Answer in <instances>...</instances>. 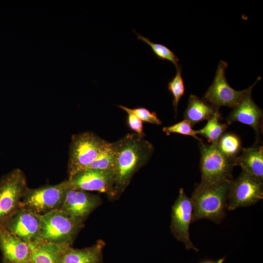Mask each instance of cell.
Returning <instances> with one entry per match:
<instances>
[{
	"mask_svg": "<svg viewBox=\"0 0 263 263\" xmlns=\"http://www.w3.org/2000/svg\"><path fill=\"white\" fill-rule=\"evenodd\" d=\"M114 179L113 197H119L133 174L145 165L153 151L152 144L135 133H128L112 143Z\"/></svg>",
	"mask_w": 263,
	"mask_h": 263,
	"instance_id": "cell-1",
	"label": "cell"
},
{
	"mask_svg": "<svg viewBox=\"0 0 263 263\" xmlns=\"http://www.w3.org/2000/svg\"><path fill=\"white\" fill-rule=\"evenodd\" d=\"M232 180L213 184H199L192 193V222L207 219L220 223L226 215L227 195Z\"/></svg>",
	"mask_w": 263,
	"mask_h": 263,
	"instance_id": "cell-2",
	"label": "cell"
},
{
	"mask_svg": "<svg viewBox=\"0 0 263 263\" xmlns=\"http://www.w3.org/2000/svg\"><path fill=\"white\" fill-rule=\"evenodd\" d=\"M110 143L91 132L73 135L68 163L69 178L87 169L105 150Z\"/></svg>",
	"mask_w": 263,
	"mask_h": 263,
	"instance_id": "cell-3",
	"label": "cell"
},
{
	"mask_svg": "<svg viewBox=\"0 0 263 263\" xmlns=\"http://www.w3.org/2000/svg\"><path fill=\"white\" fill-rule=\"evenodd\" d=\"M41 220L38 240L60 245L72 246L84 225L60 209L41 216Z\"/></svg>",
	"mask_w": 263,
	"mask_h": 263,
	"instance_id": "cell-4",
	"label": "cell"
},
{
	"mask_svg": "<svg viewBox=\"0 0 263 263\" xmlns=\"http://www.w3.org/2000/svg\"><path fill=\"white\" fill-rule=\"evenodd\" d=\"M201 152L200 168L203 184H213L232 180V171L236 158L228 157L222 153L216 144L199 142Z\"/></svg>",
	"mask_w": 263,
	"mask_h": 263,
	"instance_id": "cell-5",
	"label": "cell"
},
{
	"mask_svg": "<svg viewBox=\"0 0 263 263\" xmlns=\"http://www.w3.org/2000/svg\"><path fill=\"white\" fill-rule=\"evenodd\" d=\"M26 178L22 170L15 169L0 179V229L21 207L27 190Z\"/></svg>",
	"mask_w": 263,
	"mask_h": 263,
	"instance_id": "cell-6",
	"label": "cell"
},
{
	"mask_svg": "<svg viewBox=\"0 0 263 263\" xmlns=\"http://www.w3.org/2000/svg\"><path fill=\"white\" fill-rule=\"evenodd\" d=\"M69 188L68 180L54 185L28 188L22 197L21 207L40 216L60 209Z\"/></svg>",
	"mask_w": 263,
	"mask_h": 263,
	"instance_id": "cell-7",
	"label": "cell"
},
{
	"mask_svg": "<svg viewBox=\"0 0 263 263\" xmlns=\"http://www.w3.org/2000/svg\"><path fill=\"white\" fill-rule=\"evenodd\" d=\"M227 66L226 62L224 60L219 62L214 80L202 97L204 100L218 108L221 106L235 107L246 94L252 91L255 84L261 79L259 77L256 81L246 89L235 90L226 80L225 70Z\"/></svg>",
	"mask_w": 263,
	"mask_h": 263,
	"instance_id": "cell-8",
	"label": "cell"
},
{
	"mask_svg": "<svg viewBox=\"0 0 263 263\" xmlns=\"http://www.w3.org/2000/svg\"><path fill=\"white\" fill-rule=\"evenodd\" d=\"M263 199V182L242 171L230 184L226 209L249 207Z\"/></svg>",
	"mask_w": 263,
	"mask_h": 263,
	"instance_id": "cell-9",
	"label": "cell"
},
{
	"mask_svg": "<svg viewBox=\"0 0 263 263\" xmlns=\"http://www.w3.org/2000/svg\"><path fill=\"white\" fill-rule=\"evenodd\" d=\"M192 206L190 198L185 193L183 188L171 207L170 231L174 237L184 243L187 249H199L191 242L189 232V225L192 222Z\"/></svg>",
	"mask_w": 263,
	"mask_h": 263,
	"instance_id": "cell-10",
	"label": "cell"
},
{
	"mask_svg": "<svg viewBox=\"0 0 263 263\" xmlns=\"http://www.w3.org/2000/svg\"><path fill=\"white\" fill-rule=\"evenodd\" d=\"M101 203L98 196L70 186L60 210L76 221L84 224L89 215Z\"/></svg>",
	"mask_w": 263,
	"mask_h": 263,
	"instance_id": "cell-11",
	"label": "cell"
},
{
	"mask_svg": "<svg viewBox=\"0 0 263 263\" xmlns=\"http://www.w3.org/2000/svg\"><path fill=\"white\" fill-rule=\"evenodd\" d=\"M68 181L71 188L105 193L113 198L114 179L111 171L86 169L76 173Z\"/></svg>",
	"mask_w": 263,
	"mask_h": 263,
	"instance_id": "cell-12",
	"label": "cell"
},
{
	"mask_svg": "<svg viewBox=\"0 0 263 263\" xmlns=\"http://www.w3.org/2000/svg\"><path fill=\"white\" fill-rule=\"evenodd\" d=\"M41 216L20 207L8 220L3 228L27 243L38 240L41 228Z\"/></svg>",
	"mask_w": 263,
	"mask_h": 263,
	"instance_id": "cell-13",
	"label": "cell"
},
{
	"mask_svg": "<svg viewBox=\"0 0 263 263\" xmlns=\"http://www.w3.org/2000/svg\"><path fill=\"white\" fill-rule=\"evenodd\" d=\"M262 119L263 111L254 102L251 96V92H250L233 108L226 121L228 125L234 122H239L251 126L256 133V144L262 132Z\"/></svg>",
	"mask_w": 263,
	"mask_h": 263,
	"instance_id": "cell-14",
	"label": "cell"
},
{
	"mask_svg": "<svg viewBox=\"0 0 263 263\" xmlns=\"http://www.w3.org/2000/svg\"><path fill=\"white\" fill-rule=\"evenodd\" d=\"M0 263H32L28 243L3 228L0 229Z\"/></svg>",
	"mask_w": 263,
	"mask_h": 263,
	"instance_id": "cell-15",
	"label": "cell"
},
{
	"mask_svg": "<svg viewBox=\"0 0 263 263\" xmlns=\"http://www.w3.org/2000/svg\"><path fill=\"white\" fill-rule=\"evenodd\" d=\"M105 245L103 241L99 240L91 246L81 249L66 245L62 251L59 263H102Z\"/></svg>",
	"mask_w": 263,
	"mask_h": 263,
	"instance_id": "cell-16",
	"label": "cell"
},
{
	"mask_svg": "<svg viewBox=\"0 0 263 263\" xmlns=\"http://www.w3.org/2000/svg\"><path fill=\"white\" fill-rule=\"evenodd\" d=\"M235 166L242 171L263 182V147L258 144L243 148L241 154L235 159Z\"/></svg>",
	"mask_w": 263,
	"mask_h": 263,
	"instance_id": "cell-17",
	"label": "cell"
},
{
	"mask_svg": "<svg viewBox=\"0 0 263 263\" xmlns=\"http://www.w3.org/2000/svg\"><path fill=\"white\" fill-rule=\"evenodd\" d=\"M28 244L31 250L32 263H59L64 247L69 245L52 244L40 240H36Z\"/></svg>",
	"mask_w": 263,
	"mask_h": 263,
	"instance_id": "cell-18",
	"label": "cell"
},
{
	"mask_svg": "<svg viewBox=\"0 0 263 263\" xmlns=\"http://www.w3.org/2000/svg\"><path fill=\"white\" fill-rule=\"evenodd\" d=\"M219 109L196 95L190 94L184 118L193 127L202 121L208 120L219 111Z\"/></svg>",
	"mask_w": 263,
	"mask_h": 263,
	"instance_id": "cell-19",
	"label": "cell"
},
{
	"mask_svg": "<svg viewBox=\"0 0 263 263\" xmlns=\"http://www.w3.org/2000/svg\"><path fill=\"white\" fill-rule=\"evenodd\" d=\"M222 118L219 112H217L211 118L207 120L206 125L202 129L197 130V134H200L207 139L208 142L216 144L227 128L226 124L219 122Z\"/></svg>",
	"mask_w": 263,
	"mask_h": 263,
	"instance_id": "cell-20",
	"label": "cell"
},
{
	"mask_svg": "<svg viewBox=\"0 0 263 263\" xmlns=\"http://www.w3.org/2000/svg\"><path fill=\"white\" fill-rule=\"evenodd\" d=\"M216 145L222 153L231 158H236L243 148L240 137L236 134L230 132H224Z\"/></svg>",
	"mask_w": 263,
	"mask_h": 263,
	"instance_id": "cell-21",
	"label": "cell"
},
{
	"mask_svg": "<svg viewBox=\"0 0 263 263\" xmlns=\"http://www.w3.org/2000/svg\"><path fill=\"white\" fill-rule=\"evenodd\" d=\"M136 33L138 39L148 44L151 48L152 51L157 57L164 60H167L173 63L176 67L179 65L178 62L179 59L175 54L168 47L165 45L151 42L148 38L139 34L136 32Z\"/></svg>",
	"mask_w": 263,
	"mask_h": 263,
	"instance_id": "cell-22",
	"label": "cell"
},
{
	"mask_svg": "<svg viewBox=\"0 0 263 263\" xmlns=\"http://www.w3.org/2000/svg\"><path fill=\"white\" fill-rule=\"evenodd\" d=\"M168 88L173 96L172 104L176 115L179 101L184 95L185 91L184 81L182 77V68L180 65L176 67V74L169 82Z\"/></svg>",
	"mask_w": 263,
	"mask_h": 263,
	"instance_id": "cell-23",
	"label": "cell"
},
{
	"mask_svg": "<svg viewBox=\"0 0 263 263\" xmlns=\"http://www.w3.org/2000/svg\"><path fill=\"white\" fill-rule=\"evenodd\" d=\"M113 153L112 143H110L105 150L86 169L111 171L113 172Z\"/></svg>",
	"mask_w": 263,
	"mask_h": 263,
	"instance_id": "cell-24",
	"label": "cell"
},
{
	"mask_svg": "<svg viewBox=\"0 0 263 263\" xmlns=\"http://www.w3.org/2000/svg\"><path fill=\"white\" fill-rule=\"evenodd\" d=\"M162 130L167 135H169L172 133H175L184 135L192 136L199 142L203 141L201 138L198 136L196 131L192 129V126L190 123L186 119L170 126L165 127L163 128Z\"/></svg>",
	"mask_w": 263,
	"mask_h": 263,
	"instance_id": "cell-25",
	"label": "cell"
},
{
	"mask_svg": "<svg viewBox=\"0 0 263 263\" xmlns=\"http://www.w3.org/2000/svg\"><path fill=\"white\" fill-rule=\"evenodd\" d=\"M118 106L126 112H128L134 114L142 121L158 125L162 124V121L158 117L156 113L154 112H150L146 108L138 107L130 108L123 105H118Z\"/></svg>",
	"mask_w": 263,
	"mask_h": 263,
	"instance_id": "cell-26",
	"label": "cell"
},
{
	"mask_svg": "<svg viewBox=\"0 0 263 263\" xmlns=\"http://www.w3.org/2000/svg\"><path fill=\"white\" fill-rule=\"evenodd\" d=\"M126 113L127 125L129 128L139 136L144 137L145 134L142 121L134 114L128 112Z\"/></svg>",
	"mask_w": 263,
	"mask_h": 263,
	"instance_id": "cell-27",
	"label": "cell"
},
{
	"mask_svg": "<svg viewBox=\"0 0 263 263\" xmlns=\"http://www.w3.org/2000/svg\"><path fill=\"white\" fill-rule=\"evenodd\" d=\"M225 259V257H223L216 261L206 260L200 262L199 263H224Z\"/></svg>",
	"mask_w": 263,
	"mask_h": 263,
	"instance_id": "cell-28",
	"label": "cell"
},
{
	"mask_svg": "<svg viewBox=\"0 0 263 263\" xmlns=\"http://www.w3.org/2000/svg\"></svg>",
	"mask_w": 263,
	"mask_h": 263,
	"instance_id": "cell-29",
	"label": "cell"
}]
</instances>
